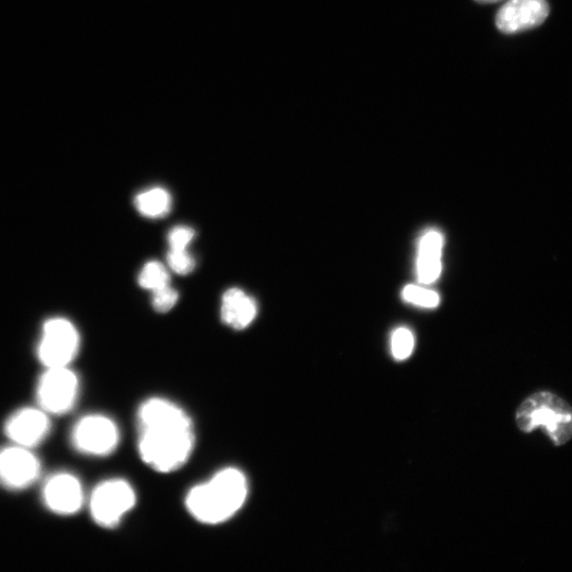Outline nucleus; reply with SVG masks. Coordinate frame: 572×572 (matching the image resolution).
I'll list each match as a JSON object with an SVG mask.
<instances>
[{
	"label": "nucleus",
	"mask_w": 572,
	"mask_h": 572,
	"mask_svg": "<svg viewBox=\"0 0 572 572\" xmlns=\"http://www.w3.org/2000/svg\"><path fill=\"white\" fill-rule=\"evenodd\" d=\"M138 452L152 470L171 473L185 466L194 450L191 419L180 406L163 398L143 402L137 414Z\"/></svg>",
	"instance_id": "1"
},
{
	"label": "nucleus",
	"mask_w": 572,
	"mask_h": 572,
	"mask_svg": "<svg viewBox=\"0 0 572 572\" xmlns=\"http://www.w3.org/2000/svg\"><path fill=\"white\" fill-rule=\"evenodd\" d=\"M247 496L245 474L236 468H226L193 487L186 497V507L196 521L216 526L234 517L243 508Z\"/></svg>",
	"instance_id": "2"
},
{
	"label": "nucleus",
	"mask_w": 572,
	"mask_h": 572,
	"mask_svg": "<svg viewBox=\"0 0 572 572\" xmlns=\"http://www.w3.org/2000/svg\"><path fill=\"white\" fill-rule=\"evenodd\" d=\"M516 424L526 434L541 429L553 445L562 446L572 439V407L556 393L535 392L518 407Z\"/></svg>",
	"instance_id": "3"
},
{
	"label": "nucleus",
	"mask_w": 572,
	"mask_h": 572,
	"mask_svg": "<svg viewBox=\"0 0 572 572\" xmlns=\"http://www.w3.org/2000/svg\"><path fill=\"white\" fill-rule=\"evenodd\" d=\"M137 496L127 480H104L88 498L89 513L102 528L117 527L136 506Z\"/></svg>",
	"instance_id": "4"
},
{
	"label": "nucleus",
	"mask_w": 572,
	"mask_h": 572,
	"mask_svg": "<svg viewBox=\"0 0 572 572\" xmlns=\"http://www.w3.org/2000/svg\"><path fill=\"white\" fill-rule=\"evenodd\" d=\"M35 393L38 406L49 416H63L78 402L80 380L70 367L45 368Z\"/></svg>",
	"instance_id": "5"
},
{
	"label": "nucleus",
	"mask_w": 572,
	"mask_h": 572,
	"mask_svg": "<svg viewBox=\"0 0 572 572\" xmlns=\"http://www.w3.org/2000/svg\"><path fill=\"white\" fill-rule=\"evenodd\" d=\"M70 441L83 455L105 457L117 450L120 432L110 417L101 414L86 415L71 429Z\"/></svg>",
	"instance_id": "6"
},
{
	"label": "nucleus",
	"mask_w": 572,
	"mask_h": 572,
	"mask_svg": "<svg viewBox=\"0 0 572 572\" xmlns=\"http://www.w3.org/2000/svg\"><path fill=\"white\" fill-rule=\"evenodd\" d=\"M79 349V332L69 320L53 318L47 321L38 346L39 360L45 368L69 367Z\"/></svg>",
	"instance_id": "7"
},
{
	"label": "nucleus",
	"mask_w": 572,
	"mask_h": 572,
	"mask_svg": "<svg viewBox=\"0 0 572 572\" xmlns=\"http://www.w3.org/2000/svg\"><path fill=\"white\" fill-rule=\"evenodd\" d=\"M42 473L41 460L33 450L11 444L0 450V485L22 491L37 482Z\"/></svg>",
	"instance_id": "8"
},
{
	"label": "nucleus",
	"mask_w": 572,
	"mask_h": 572,
	"mask_svg": "<svg viewBox=\"0 0 572 572\" xmlns=\"http://www.w3.org/2000/svg\"><path fill=\"white\" fill-rule=\"evenodd\" d=\"M42 499L50 512L61 516L77 514L86 504L82 482L69 472L49 476L42 488Z\"/></svg>",
	"instance_id": "9"
},
{
	"label": "nucleus",
	"mask_w": 572,
	"mask_h": 572,
	"mask_svg": "<svg viewBox=\"0 0 572 572\" xmlns=\"http://www.w3.org/2000/svg\"><path fill=\"white\" fill-rule=\"evenodd\" d=\"M5 434L11 444L35 449L51 432L50 416L42 408L24 407L17 409L5 423Z\"/></svg>",
	"instance_id": "10"
},
{
	"label": "nucleus",
	"mask_w": 572,
	"mask_h": 572,
	"mask_svg": "<svg viewBox=\"0 0 572 572\" xmlns=\"http://www.w3.org/2000/svg\"><path fill=\"white\" fill-rule=\"evenodd\" d=\"M549 12L547 0H508L498 10L495 23L503 33H520L541 26Z\"/></svg>",
	"instance_id": "11"
},
{
	"label": "nucleus",
	"mask_w": 572,
	"mask_h": 572,
	"mask_svg": "<svg viewBox=\"0 0 572 572\" xmlns=\"http://www.w3.org/2000/svg\"><path fill=\"white\" fill-rule=\"evenodd\" d=\"M257 302L240 289L228 290L222 299L221 318L228 327L241 331L254 323Z\"/></svg>",
	"instance_id": "12"
},
{
	"label": "nucleus",
	"mask_w": 572,
	"mask_h": 572,
	"mask_svg": "<svg viewBox=\"0 0 572 572\" xmlns=\"http://www.w3.org/2000/svg\"><path fill=\"white\" fill-rule=\"evenodd\" d=\"M443 237L440 232L431 230L426 232L420 241L417 260V275L423 284L434 283L442 270Z\"/></svg>",
	"instance_id": "13"
},
{
	"label": "nucleus",
	"mask_w": 572,
	"mask_h": 572,
	"mask_svg": "<svg viewBox=\"0 0 572 572\" xmlns=\"http://www.w3.org/2000/svg\"><path fill=\"white\" fill-rule=\"evenodd\" d=\"M135 206L141 216L151 219L164 218L172 207L170 193L162 187H154L139 193Z\"/></svg>",
	"instance_id": "14"
},
{
	"label": "nucleus",
	"mask_w": 572,
	"mask_h": 572,
	"mask_svg": "<svg viewBox=\"0 0 572 572\" xmlns=\"http://www.w3.org/2000/svg\"><path fill=\"white\" fill-rule=\"evenodd\" d=\"M138 283L141 288L153 292L169 285L170 275L164 264L158 261H150L142 267Z\"/></svg>",
	"instance_id": "15"
},
{
	"label": "nucleus",
	"mask_w": 572,
	"mask_h": 572,
	"mask_svg": "<svg viewBox=\"0 0 572 572\" xmlns=\"http://www.w3.org/2000/svg\"><path fill=\"white\" fill-rule=\"evenodd\" d=\"M402 295L407 302L422 308L434 309L440 303V297L436 292L417 285L405 286Z\"/></svg>",
	"instance_id": "16"
},
{
	"label": "nucleus",
	"mask_w": 572,
	"mask_h": 572,
	"mask_svg": "<svg viewBox=\"0 0 572 572\" xmlns=\"http://www.w3.org/2000/svg\"><path fill=\"white\" fill-rule=\"evenodd\" d=\"M415 347V338L406 328H400L392 334L391 351L395 359L404 361L413 353Z\"/></svg>",
	"instance_id": "17"
},
{
	"label": "nucleus",
	"mask_w": 572,
	"mask_h": 572,
	"mask_svg": "<svg viewBox=\"0 0 572 572\" xmlns=\"http://www.w3.org/2000/svg\"><path fill=\"white\" fill-rule=\"evenodd\" d=\"M167 259L171 270L178 275L186 276L194 271L195 260L187 249H170Z\"/></svg>",
	"instance_id": "18"
},
{
	"label": "nucleus",
	"mask_w": 572,
	"mask_h": 572,
	"mask_svg": "<svg viewBox=\"0 0 572 572\" xmlns=\"http://www.w3.org/2000/svg\"><path fill=\"white\" fill-rule=\"evenodd\" d=\"M178 301V293L170 284L153 291L152 306L159 313H167L171 311Z\"/></svg>",
	"instance_id": "19"
},
{
	"label": "nucleus",
	"mask_w": 572,
	"mask_h": 572,
	"mask_svg": "<svg viewBox=\"0 0 572 572\" xmlns=\"http://www.w3.org/2000/svg\"><path fill=\"white\" fill-rule=\"evenodd\" d=\"M195 237V231L187 226L174 227L168 236L170 249H187Z\"/></svg>",
	"instance_id": "20"
},
{
	"label": "nucleus",
	"mask_w": 572,
	"mask_h": 572,
	"mask_svg": "<svg viewBox=\"0 0 572 572\" xmlns=\"http://www.w3.org/2000/svg\"><path fill=\"white\" fill-rule=\"evenodd\" d=\"M479 4H496L502 2V0H476Z\"/></svg>",
	"instance_id": "21"
}]
</instances>
